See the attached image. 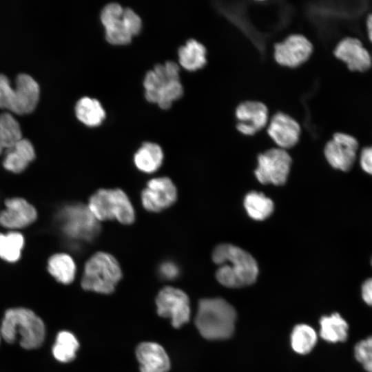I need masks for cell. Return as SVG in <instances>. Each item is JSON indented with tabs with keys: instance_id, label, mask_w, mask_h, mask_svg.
Instances as JSON below:
<instances>
[{
	"instance_id": "6da1fadb",
	"label": "cell",
	"mask_w": 372,
	"mask_h": 372,
	"mask_svg": "<svg viewBox=\"0 0 372 372\" xmlns=\"http://www.w3.org/2000/svg\"><path fill=\"white\" fill-rule=\"evenodd\" d=\"M212 260L219 266L216 278L225 287L239 288L250 285L258 277V266L255 258L236 245H218L213 251Z\"/></svg>"
},
{
	"instance_id": "9c48e42d",
	"label": "cell",
	"mask_w": 372,
	"mask_h": 372,
	"mask_svg": "<svg viewBox=\"0 0 372 372\" xmlns=\"http://www.w3.org/2000/svg\"><path fill=\"white\" fill-rule=\"evenodd\" d=\"M158 314L169 318L175 328L180 327L190 318V305L187 295L182 290L172 287L162 289L156 298Z\"/></svg>"
},
{
	"instance_id": "836d02e7",
	"label": "cell",
	"mask_w": 372,
	"mask_h": 372,
	"mask_svg": "<svg viewBox=\"0 0 372 372\" xmlns=\"http://www.w3.org/2000/svg\"><path fill=\"white\" fill-rule=\"evenodd\" d=\"M360 165L364 172L372 176V146L362 149L360 154Z\"/></svg>"
},
{
	"instance_id": "1f68e13d",
	"label": "cell",
	"mask_w": 372,
	"mask_h": 372,
	"mask_svg": "<svg viewBox=\"0 0 372 372\" xmlns=\"http://www.w3.org/2000/svg\"><path fill=\"white\" fill-rule=\"evenodd\" d=\"M14 98V88L7 76L0 74V107L11 110Z\"/></svg>"
},
{
	"instance_id": "ffe728a7",
	"label": "cell",
	"mask_w": 372,
	"mask_h": 372,
	"mask_svg": "<svg viewBox=\"0 0 372 372\" xmlns=\"http://www.w3.org/2000/svg\"><path fill=\"white\" fill-rule=\"evenodd\" d=\"M206 48L198 41L191 39L178 50V62L188 71H196L203 68L206 63Z\"/></svg>"
},
{
	"instance_id": "603a6c76",
	"label": "cell",
	"mask_w": 372,
	"mask_h": 372,
	"mask_svg": "<svg viewBox=\"0 0 372 372\" xmlns=\"http://www.w3.org/2000/svg\"><path fill=\"white\" fill-rule=\"evenodd\" d=\"M243 205L248 216L255 220H264L273 211L274 205L271 198L256 191L248 192L244 198Z\"/></svg>"
},
{
	"instance_id": "e575fe53",
	"label": "cell",
	"mask_w": 372,
	"mask_h": 372,
	"mask_svg": "<svg viewBox=\"0 0 372 372\" xmlns=\"http://www.w3.org/2000/svg\"><path fill=\"white\" fill-rule=\"evenodd\" d=\"M159 273L163 278L173 280L178 276L179 269L174 262L166 261L160 265Z\"/></svg>"
},
{
	"instance_id": "9a60e30c",
	"label": "cell",
	"mask_w": 372,
	"mask_h": 372,
	"mask_svg": "<svg viewBox=\"0 0 372 372\" xmlns=\"http://www.w3.org/2000/svg\"><path fill=\"white\" fill-rule=\"evenodd\" d=\"M267 132L279 148L286 149L298 143L301 128L296 120L279 112L271 117Z\"/></svg>"
},
{
	"instance_id": "484cf974",
	"label": "cell",
	"mask_w": 372,
	"mask_h": 372,
	"mask_svg": "<svg viewBox=\"0 0 372 372\" xmlns=\"http://www.w3.org/2000/svg\"><path fill=\"white\" fill-rule=\"evenodd\" d=\"M34 160L30 150L25 145L17 143L8 149L3 165L7 170L20 173L24 171L29 163Z\"/></svg>"
},
{
	"instance_id": "4fadbf2b",
	"label": "cell",
	"mask_w": 372,
	"mask_h": 372,
	"mask_svg": "<svg viewBox=\"0 0 372 372\" xmlns=\"http://www.w3.org/2000/svg\"><path fill=\"white\" fill-rule=\"evenodd\" d=\"M236 128L247 136H252L266 127L269 121V110L262 102L245 101L236 110Z\"/></svg>"
},
{
	"instance_id": "3957f363",
	"label": "cell",
	"mask_w": 372,
	"mask_h": 372,
	"mask_svg": "<svg viewBox=\"0 0 372 372\" xmlns=\"http://www.w3.org/2000/svg\"><path fill=\"white\" fill-rule=\"evenodd\" d=\"M1 338L8 343L19 339L25 349L39 348L45 338V326L41 319L25 308L6 311L0 328Z\"/></svg>"
},
{
	"instance_id": "5bb4252c",
	"label": "cell",
	"mask_w": 372,
	"mask_h": 372,
	"mask_svg": "<svg viewBox=\"0 0 372 372\" xmlns=\"http://www.w3.org/2000/svg\"><path fill=\"white\" fill-rule=\"evenodd\" d=\"M123 8L117 3H110L101 10L100 19L105 28L107 41L115 45L129 44L132 36L123 18Z\"/></svg>"
},
{
	"instance_id": "f546056e",
	"label": "cell",
	"mask_w": 372,
	"mask_h": 372,
	"mask_svg": "<svg viewBox=\"0 0 372 372\" xmlns=\"http://www.w3.org/2000/svg\"><path fill=\"white\" fill-rule=\"evenodd\" d=\"M0 138L3 148L7 149L22 138L18 121L8 112L0 114Z\"/></svg>"
},
{
	"instance_id": "f35d334b",
	"label": "cell",
	"mask_w": 372,
	"mask_h": 372,
	"mask_svg": "<svg viewBox=\"0 0 372 372\" xmlns=\"http://www.w3.org/2000/svg\"><path fill=\"white\" fill-rule=\"evenodd\" d=\"M371 265L372 266V258H371Z\"/></svg>"
},
{
	"instance_id": "ac0fdd59",
	"label": "cell",
	"mask_w": 372,
	"mask_h": 372,
	"mask_svg": "<svg viewBox=\"0 0 372 372\" xmlns=\"http://www.w3.org/2000/svg\"><path fill=\"white\" fill-rule=\"evenodd\" d=\"M334 55L344 61L353 71L364 72L371 65V59L360 41L347 37L340 41L334 50Z\"/></svg>"
},
{
	"instance_id": "83f0119b",
	"label": "cell",
	"mask_w": 372,
	"mask_h": 372,
	"mask_svg": "<svg viewBox=\"0 0 372 372\" xmlns=\"http://www.w3.org/2000/svg\"><path fill=\"white\" fill-rule=\"evenodd\" d=\"M317 342L315 330L307 324L296 325L291 335V344L293 349L298 353H309Z\"/></svg>"
},
{
	"instance_id": "ba28073f",
	"label": "cell",
	"mask_w": 372,
	"mask_h": 372,
	"mask_svg": "<svg viewBox=\"0 0 372 372\" xmlns=\"http://www.w3.org/2000/svg\"><path fill=\"white\" fill-rule=\"evenodd\" d=\"M257 161L254 174L260 183L282 185L286 183L292 163L286 149L279 147L269 149L260 154Z\"/></svg>"
},
{
	"instance_id": "cb8c5ba5",
	"label": "cell",
	"mask_w": 372,
	"mask_h": 372,
	"mask_svg": "<svg viewBox=\"0 0 372 372\" xmlns=\"http://www.w3.org/2000/svg\"><path fill=\"white\" fill-rule=\"evenodd\" d=\"M48 270L58 282L68 285L74 279L76 265L70 255L63 253L56 254L50 258Z\"/></svg>"
},
{
	"instance_id": "4dcf8cb0",
	"label": "cell",
	"mask_w": 372,
	"mask_h": 372,
	"mask_svg": "<svg viewBox=\"0 0 372 372\" xmlns=\"http://www.w3.org/2000/svg\"><path fill=\"white\" fill-rule=\"evenodd\" d=\"M354 355L367 372H372V335L355 344Z\"/></svg>"
},
{
	"instance_id": "5b68a950",
	"label": "cell",
	"mask_w": 372,
	"mask_h": 372,
	"mask_svg": "<svg viewBox=\"0 0 372 372\" xmlns=\"http://www.w3.org/2000/svg\"><path fill=\"white\" fill-rule=\"evenodd\" d=\"M122 277L118 262L111 254L97 252L86 262L81 280V287L87 291L109 294Z\"/></svg>"
},
{
	"instance_id": "7c38bea8",
	"label": "cell",
	"mask_w": 372,
	"mask_h": 372,
	"mask_svg": "<svg viewBox=\"0 0 372 372\" xmlns=\"http://www.w3.org/2000/svg\"><path fill=\"white\" fill-rule=\"evenodd\" d=\"M177 198L176 187L168 177L152 178L141 192L143 207L152 212H159L170 207Z\"/></svg>"
},
{
	"instance_id": "d4e9b609",
	"label": "cell",
	"mask_w": 372,
	"mask_h": 372,
	"mask_svg": "<svg viewBox=\"0 0 372 372\" xmlns=\"http://www.w3.org/2000/svg\"><path fill=\"white\" fill-rule=\"evenodd\" d=\"M320 336L329 342H344L348 337L349 326L339 313L324 316L320 320Z\"/></svg>"
},
{
	"instance_id": "74e56055",
	"label": "cell",
	"mask_w": 372,
	"mask_h": 372,
	"mask_svg": "<svg viewBox=\"0 0 372 372\" xmlns=\"http://www.w3.org/2000/svg\"><path fill=\"white\" fill-rule=\"evenodd\" d=\"M3 149V147L2 145L1 138H0V154H1Z\"/></svg>"
},
{
	"instance_id": "d6986e66",
	"label": "cell",
	"mask_w": 372,
	"mask_h": 372,
	"mask_svg": "<svg viewBox=\"0 0 372 372\" xmlns=\"http://www.w3.org/2000/svg\"><path fill=\"white\" fill-rule=\"evenodd\" d=\"M136 355L141 372H167L169 370V358L164 349L156 342L139 344Z\"/></svg>"
},
{
	"instance_id": "f1b7e54d",
	"label": "cell",
	"mask_w": 372,
	"mask_h": 372,
	"mask_svg": "<svg viewBox=\"0 0 372 372\" xmlns=\"http://www.w3.org/2000/svg\"><path fill=\"white\" fill-rule=\"evenodd\" d=\"M23 245L24 238L21 233L0 234V258L10 262L17 261L21 257Z\"/></svg>"
},
{
	"instance_id": "d6a6232c",
	"label": "cell",
	"mask_w": 372,
	"mask_h": 372,
	"mask_svg": "<svg viewBox=\"0 0 372 372\" xmlns=\"http://www.w3.org/2000/svg\"><path fill=\"white\" fill-rule=\"evenodd\" d=\"M122 18L132 37L138 35L142 28L140 17L131 8H123Z\"/></svg>"
},
{
	"instance_id": "7a4b0ae2",
	"label": "cell",
	"mask_w": 372,
	"mask_h": 372,
	"mask_svg": "<svg viewBox=\"0 0 372 372\" xmlns=\"http://www.w3.org/2000/svg\"><path fill=\"white\" fill-rule=\"evenodd\" d=\"M236 319L234 308L226 300L207 298L198 303L195 324L203 338L224 340L232 335Z\"/></svg>"
},
{
	"instance_id": "277c9868",
	"label": "cell",
	"mask_w": 372,
	"mask_h": 372,
	"mask_svg": "<svg viewBox=\"0 0 372 372\" xmlns=\"http://www.w3.org/2000/svg\"><path fill=\"white\" fill-rule=\"evenodd\" d=\"M178 65L172 61L156 64L148 71L143 80L145 99L156 103L161 109L170 108L174 101L183 94L180 81Z\"/></svg>"
},
{
	"instance_id": "44dd1931",
	"label": "cell",
	"mask_w": 372,
	"mask_h": 372,
	"mask_svg": "<svg viewBox=\"0 0 372 372\" xmlns=\"http://www.w3.org/2000/svg\"><path fill=\"white\" fill-rule=\"evenodd\" d=\"M163 152L161 147L154 143H143L134 156L136 167L145 173H152L161 165Z\"/></svg>"
},
{
	"instance_id": "8d00e7d4",
	"label": "cell",
	"mask_w": 372,
	"mask_h": 372,
	"mask_svg": "<svg viewBox=\"0 0 372 372\" xmlns=\"http://www.w3.org/2000/svg\"><path fill=\"white\" fill-rule=\"evenodd\" d=\"M366 28L370 40L372 42V14H369L366 19Z\"/></svg>"
},
{
	"instance_id": "7402d4cb",
	"label": "cell",
	"mask_w": 372,
	"mask_h": 372,
	"mask_svg": "<svg viewBox=\"0 0 372 372\" xmlns=\"http://www.w3.org/2000/svg\"><path fill=\"white\" fill-rule=\"evenodd\" d=\"M76 118L88 127L100 125L105 118V112L101 103L96 99L84 96L75 106Z\"/></svg>"
},
{
	"instance_id": "2e32d148",
	"label": "cell",
	"mask_w": 372,
	"mask_h": 372,
	"mask_svg": "<svg viewBox=\"0 0 372 372\" xmlns=\"http://www.w3.org/2000/svg\"><path fill=\"white\" fill-rule=\"evenodd\" d=\"M6 209L0 213V225L10 229H20L35 221L37 213L26 200L12 198L5 201Z\"/></svg>"
},
{
	"instance_id": "ab89813d",
	"label": "cell",
	"mask_w": 372,
	"mask_h": 372,
	"mask_svg": "<svg viewBox=\"0 0 372 372\" xmlns=\"http://www.w3.org/2000/svg\"><path fill=\"white\" fill-rule=\"evenodd\" d=\"M1 331H0V341H1Z\"/></svg>"
},
{
	"instance_id": "4316f807",
	"label": "cell",
	"mask_w": 372,
	"mask_h": 372,
	"mask_svg": "<svg viewBox=\"0 0 372 372\" xmlns=\"http://www.w3.org/2000/svg\"><path fill=\"white\" fill-rule=\"evenodd\" d=\"M79 348V342L75 336L67 331L58 333L52 347V354L59 362H69L74 359Z\"/></svg>"
},
{
	"instance_id": "8992f818",
	"label": "cell",
	"mask_w": 372,
	"mask_h": 372,
	"mask_svg": "<svg viewBox=\"0 0 372 372\" xmlns=\"http://www.w3.org/2000/svg\"><path fill=\"white\" fill-rule=\"evenodd\" d=\"M87 207L99 221L116 219L121 223L129 225L135 219L133 206L120 189L98 190L90 198Z\"/></svg>"
},
{
	"instance_id": "52a82bcc",
	"label": "cell",
	"mask_w": 372,
	"mask_h": 372,
	"mask_svg": "<svg viewBox=\"0 0 372 372\" xmlns=\"http://www.w3.org/2000/svg\"><path fill=\"white\" fill-rule=\"evenodd\" d=\"M63 233L76 240L90 242L100 232V224L88 207L76 203L65 206L59 213Z\"/></svg>"
},
{
	"instance_id": "8fae6325",
	"label": "cell",
	"mask_w": 372,
	"mask_h": 372,
	"mask_svg": "<svg viewBox=\"0 0 372 372\" xmlns=\"http://www.w3.org/2000/svg\"><path fill=\"white\" fill-rule=\"evenodd\" d=\"M313 52V45L304 36L289 35L274 46V58L280 65L296 68L308 61Z\"/></svg>"
},
{
	"instance_id": "30bf717a",
	"label": "cell",
	"mask_w": 372,
	"mask_h": 372,
	"mask_svg": "<svg viewBox=\"0 0 372 372\" xmlns=\"http://www.w3.org/2000/svg\"><path fill=\"white\" fill-rule=\"evenodd\" d=\"M358 146V142L353 136L338 132L326 143L324 156L333 168L349 172L356 161Z\"/></svg>"
},
{
	"instance_id": "e0dca14e",
	"label": "cell",
	"mask_w": 372,
	"mask_h": 372,
	"mask_svg": "<svg viewBox=\"0 0 372 372\" xmlns=\"http://www.w3.org/2000/svg\"><path fill=\"white\" fill-rule=\"evenodd\" d=\"M39 99V86L30 75L21 74L16 79L14 98L10 111L26 114L34 110Z\"/></svg>"
},
{
	"instance_id": "d590c367",
	"label": "cell",
	"mask_w": 372,
	"mask_h": 372,
	"mask_svg": "<svg viewBox=\"0 0 372 372\" xmlns=\"http://www.w3.org/2000/svg\"><path fill=\"white\" fill-rule=\"evenodd\" d=\"M361 294L363 300L372 306V278L364 281L361 287Z\"/></svg>"
}]
</instances>
